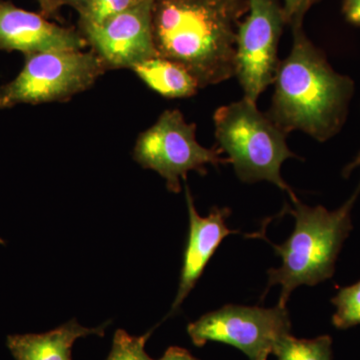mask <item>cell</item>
I'll list each match as a JSON object with an SVG mask.
<instances>
[{"instance_id":"1","label":"cell","mask_w":360,"mask_h":360,"mask_svg":"<svg viewBox=\"0 0 360 360\" xmlns=\"http://www.w3.org/2000/svg\"><path fill=\"white\" fill-rule=\"evenodd\" d=\"M248 0H153L156 51L184 68L200 89L236 77V35Z\"/></svg>"},{"instance_id":"2","label":"cell","mask_w":360,"mask_h":360,"mask_svg":"<svg viewBox=\"0 0 360 360\" xmlns=\"http://www.w3.org/2000/svg\"><path fill=\"white\" fill-rule=\"evenodd\" d=\"M291 28L292 47L288 58L279 61L266 115L288 134L300 130L324 142L342 129L354 82L331 68L303 25Z\"/></svg>"},{"instance_id":"3","label":"cell","mask_w":360,"mask_h":360,"mask_svg":"<svg viewBox=\"0 0 360 360\" xmlns=\"http://www.w3.org/2000/svg\"><path fill=\"white\" fill-rule=\"evenodd\" d=\"M360 193L356 191L341 207L329 212L323 206L310 207L295 198L288 212L295 217L292 233L281 245L270 243L281 258V266L270 269L267 291L281 285L278 305L286 307L291 292L300 285L314 286L333 277L343 243L352 231V213Z\"/></svg>"},{"instance_id":"4","label":"cell","mask_w":360,"mask_h":360,"mask_svg":"<svg viewBox=\"0 0 360 360\" xmlns=\"http://www.w3.org/2000/svg\"><path fill=\"white\" fill-rule=\"evenodd\" d=\"M217 148L227 155L236 175L245 184L269 181L295 194L281 176V167L290 158H300L288 148V134L243 97L221 106L213 115Z\"/></svg>"},{"instance_id":"5","label":"cell","mask_w":360,"mask_h":360,"mask_svg":"<svg viewBox=\"0 0 360 360\" xmlns=\"http://www.w3.org/2000/svg\"><path fill=\"white\" fill-rule=\"evenodd\" d=\"M106 71L91 49L28 54L18 77L0 87V110L66 103L94 86Z\"/></svg>"},{"instance_id":"6","label":"cell","mask_w":360,"mask_h":360,"mask_svg":"<svg viewBox=\"0 0 360 360\" xmlns=\"http://www.w3.org/2000/svg\"><path fill=\"white\" fill-rule=\"evenodd\" d=\"M220 155L219 148H206L196 141V125L186 122L179 110L163 111L155 124L139 135L134 148V160L158 172L174 193H180L181 179L189 172L205 175L206 165L229 163Z\"/></svg>"},{"instance_id":"7","label":"cell","mask_w":360,"mask_h":360,"mask_svg":"<svg viewBox=\"0 0 360 360\" xmlns=\"http://www.w3.org/2000/svg\"><path fill=\"white\" fill-rule=\"evenodd\" d=\"M187 333L195 347L217 341L258 360L271 354L276 343L290 335L291 321L286 307L278 304L272 309L227 304L189 323Z\"/></svg>"},{"instance_id":"8","label":"cell","mask_w":360,"mask_h":360,"mask_svg":"<svg viewBox=\"0 0 360 360\" xmlns=\"http://www.w3.org/2000/svg\"><path fill=\"white\" fill-rule=\"evenodd\" d=\"M286 25L278 0H248V11L236 35V77L245 98L257 103L274 84L279 65L278 44Z\"/></svg>"},{"instance_id":"9","label":"cell","mask_w":360,"mask_h":360,"mask_svg":"<svg viewBox=\"0 0 360 360\" xmlns=\"http://www.w3.org/2000/svg\"><path fill=\"white\" fill-rule=\"evenodd\" d=\"M153 0H143L129 11L99 25H78V32L106 70H131L158 56L153 35Z\"/></svg>"},{"instance_id":"10","label":"cell","mask_w":360,"mask_h":360,"mask_svg":"<svg viewBox=\"0 0 360 360\" xmlns=\"http://www.w3.org/2000/svg\"><path fill=\"white\" fill-rule=\"evenodd\" d=\"M86 40L73 28L51 22L42 13L0 0V51L25 56L40 52L84 51Z\"/></svg>"},{"instance_id":"11","label":"cell","mask_w":360,"mask_h":360,"mask_svg":"<svg viewBox=\"0 0 360 360\" xmlns=\"http://www.w3.org/2000/svg\"><path fill=\"white\" fill-rule=\"evenodd\" d=\"M186 200L189 215L188 238L184 253L179 290L168 316L177 312L187 295L193 290L222 240L234 233L226 225V219L231 213L229 207L215 206L207 217H200L196 212L193 194L187 184Z\"/></svg>"},{"instance_id":"12","label":"cell","mask_w":360,"mask_h":360,"mask_svg":"<svg viewBox=\"0 0 360 360\" xmlns=\"http://www.w3.org/2000/svg\"><path fill=\"white\" fill-rule=\"evenodd\" d=\"M110 323L106 321L97 328H89L72 319L49 333L7 336L6 345L15 360H72L71 350L78 338L89 335L103 338Z\"/></svg>"},{"instance_id":"13","label":"cell","mask_w":360,"mask_h":360,"mask_svg":"<svg viewBox=\"0 0 360 360\" xmlns=\"http://www.w3.org/2000/svg\"><path fill=\"white\" fill-rule=\"evenodd\" d=\"M131 70L146 86L165 98H186L200 89L195 78L184 66L161 56L149 58Z\"/></svg>"},{"instance_id":"14","label":"cell","mask_w":360,"mask_h":360,"mask_svg":"<svg viewBox=\"0 0 360 360\" xmlns=\"http://www.w3.org/2000/svg\"><path fill=\"white\" fill-rule=\"evenodd\" d=\"M333 340L329 335L312 340H300L295 336H283L274 348L277 360H333Z\"/></svg>"},{"instance_id":"15","label":"cell","mask_w":360,"mask_h":360,"mask_svg":"<svg viewBox=\"0 0 360 360\" xmlns=\"http://www.w3.org/2000/svg\"><path fill=\"white\" fill-rule=\"evenodd\" d=\"M336 307L333 323L336 328L347 329L360 324V281L340 288L331 300Z\"/></svg>"},{"instance_id":"16","label":"cell","mask_w":360,"mask_h":360,"mask_svg":"<svg viewBox=\"0 0 360 360\" xmlns=\"http://www.w3.org/2000/svg\"><path fill=\"white\" fill-rule=\"evenodd\" d=\"M143 0H86L79 14L80 25H99L129 11Z\"/></svg>"},{"instance_id":"17","label":"cell","mask_w":360,"mask_h":360,"mask_svg":"<svg viewBox=\"0 0 360 360\" xmlns=\"http://www.w3.org/2000/svg\"><path fill=\"white\" fill-rule=\"evenodd\" d=\"M150 335L151 331H148L146 335L134 336L123 329H117L106 360H153L146 352V343Z\"/></svg>"},{"instance_id":"18","label":"cell","mask_w":360,"mask_h":360,"mask_svg":"<svg viewBox=\"0 0 360 360\" xmlns=\"http://www.w3.org/2000/svg\"><path fill=\"white\" fill-rule=\"evenodd\" d=\"M321 0H283V8L286 25L291 27L303 25L307 11Z\"/></svg>"},{"instance_id":"19","label":"cell","mask_w":360,"mask_h":360,"mask_svg":"<svg viewBox=\"0 0 360 360\" xmlns=\"http://www.w3.org/2000/svg\"><path fill=\"white\" fill-rule=\"evenodd\" d=\"M343 11L349 22L360 25V0H345Z\"/></svg>"},{"instance_id":"20","label":"cell","mask_w":360,"mask_h":360,"mask_svg":"<svg viewBox=\"0 0 360 360\" xmlns=\"http://www.w3.org/2000/svg\"><path fill=\"white\" fill-rule=\"evenodd\" d=\"M158 360H200L194 357L188 350L179 347L168 348L162 357Z\"/></svg>"},{"instance_id":"21","label":"cell","mask_w":360,"mask_h":360,"mask_svg":"<svg viewBox=\"0 0 360 360\" xmlns=\"http://www.w3.org/2000/svg\"><path fill=\"white\" fill-rule=\"evenodd\" d=\"M40 7V13L45 18L52 20H59V7L54 4L53 0H37Z\"/></svg>"},{"instance_id":"22","label":"cell","mask_w":360,"mask_h":360,"mask_svg":"<svg viewBox=\"0 0 360 360\" xmlns=\"http://www.w3.org/2000/svg\"><path fill=\"white\" fill-rule=\"evenodd\" d=\"M54 4L60 8L61 6H68L75 8L77 13L82 11L86 0H53Z\"/></svg>"},{"instance_id":"23","label":"cell","mask_w":360,"mask_h":360,"mask_svg":"<svg viewBox=\"0 0 360 360\" xmlns=\"http://www.w3.org/2000/svg\"><path fill=\"white\" fill-rule=\"evenodd\" d=\"M360 167V151L359 155H357L356 158H354L349 165H347L345 168H343L342 175L345 177L349 176L350 174L355 169Z\"/></svg>"},{"instance_id":"24","label":"cell","mask_w":360,"mask_h":360,"mask_svg":"<svg viewBox=\"0 0 360 360\" xmlns=\"http://www.w3.org/2000/svg\"><path fill=\"white\" fill-rule=\"evenodd\" d=\"M267 359H269V356H264V357H262V359H259L258 360H267Z\"/></svg>"}]
</instances>
